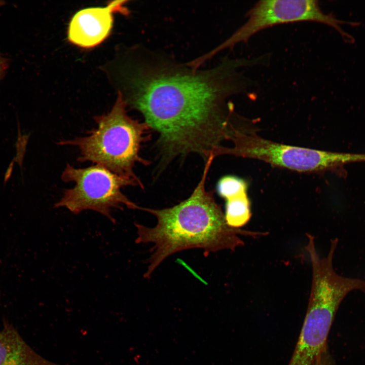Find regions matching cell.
<instances>
[{"instance_id":"cell-1","label":"cell","mask_w":365,"mask_h":365,"mask_svg":"<svg viewBox=\"0 0 365 365\" xmlns=\"http://www.w3.org/2000/svg\"><path fill=\"white\" fill-rule=\"evenodd\" d=\"M249 59H226L215 68L197 71L152 59L130 80L129 102L158 134L161 163L192 153L206 161L227 140L232 109L226 99L244 92L252 81L240 68Z\"/></svg>"},{"instance_id":"cell-2","label":"cell","mask_w":365,"mask_h":365,"mask_svg":"<svg viewBox=\"0 0 365 365\" xmlns=\"http://www.w3.org/2000/svg\"><path fill=\"white\" fill-rule=\"evenodd\" d=\"M214 158L206 160L203 173L192 194L171 207L153 209L142 207L155 216L157 223L148 227L138 223L135 242L152 243L148 268L143 276L150 278L156 268L168 257L182 250L199 248L205 256L211 252L235 249L244 244L240 235L260 237L267 232H254L229 226L225 214L212 193L205 189L206 177Z\"/></svg>"},{"instance_id":"cell-3","label":"cell","mask_w":365,"mask_h":365,"mask_svg":"<svg viewBox=\"0 0 365 365\" xmlns=\"http://www.w3.org/2000/svg\"><path fill=\"white\" fill-rule=\"evenodd\" d=\"M126 100L119 92L110 112L94 119L96 128L86 136L61 140L57 144L76 147L80 151L77 161L99 164L119 175L141 181L134 172L137 163L149 165L150 162L140 155L142 144L151 138L147 123L130 117Z\"/></svg>"},{"instance_id":"cell-4","label":"cell","mask_w":365,"mask_h":365,"mask_svg":"<svg viewBox=\"0 0 365 365\" xmlns=\"http://www.w3.org/2000/svg\"><path fill=\"white\" fill-rule=\"evenodd\" d=\"M64 182H74L75 186L65 190L54 207H65L78 214L91 210L103 215L113 223V209L123 210L124 206L141 209L122 192L126 186H138L143 189L141 181L116 174L103 166L95 164L84 168H77L67 163L61 175Z\"/></svg>"},{"instance_id":"cell-5","label":"cell","mask_w":365,"mask_h":365,"mask_svg":"<svg viewBox=\"0 0 365 365\" xmlns=\"http://www.w3.org/2000/svg\"><path fill=\"white\" fill-rule=\"evenodd\" d=\"M228 140L233 146H222L215 157L231 155L259 160L275 167L303 173L338 174L337 152L277 143L258 135L254 131L233 123Z\"/></svg>"},{"instance_id":"cell-6","label":"cell","mask_w":365,"mask_h":365,"mask_svg":"<svg viewBox=\"0 0 365 365\" xmlns=\"http://www.w3.org/2000/svg\"><path fill=\"white\" fill-rule=\"evenodd\" d=\"M246 22L222 44L206 54L211 58L218 52L246 42L258 32L270 27L295 22H311L332 26L340 31V22L324 13L315 0H262L246 13Z\"/></svg>"},{"instance_id":"cell-7","label":"cell","mask_w":365,"mask_h":365,"mask_svg":"<svg viewBox=\"0 0 365 365\" xmlns=\"http://www.w3.org/2000/svg\"><path fill=\"white\" fill-rule=\"evenodd\" d=\"M125 1L111 2L103 8H90L77 12L69 24L68 38L72 44L84 48L94 47L110 34L113 26V13L127 15Z\"/></svg>"},{"instance_id":"cell-8","label":"cell","mask_w":365,"mask_h":365,"mask_svg":"<svg viewBox=\"0 0 365 365\" xmlns=\"http://www.w3.org/2000/svg\"><path fill=\"white\" fill-rule=\"evenodd\" d=\"M3 322L0 329V365H56L34 351L9 321L4 319Z\"/></svg>"},{"instance_id":"cell-9","label":"cell","mask_w":365,"mask_h":365,"mask_svg":"<svg viewBox=\"0 0 365 365\" xmlns=\"http://www.w3.org/2000/svg\"><path fill=\"white\" fill-rule=\"evenodd\" d=\"M224 214L226 222L230 227L240 229L246 225L252 215L247 191L227 200Z\"/></svg>"},{"instance_id":"cell-10","label":"cell","mask_w":365,"mask_h":365,"mask_svg":"<svg viewBox=\"0 0 365 365\" xmlns=\"http://www.w3.org/2000/svg\"><path fill=\"white\" fill-rule=\"evenodd\" d=\"M248 183L243 178L234 175L222 177L216 185L218 195L226 200L247 191Z\"/></svg>"},{"instance_id":"cell-11","label":"cell","mask_w":365,"mask_h":365,"mask_svg":"<svg viewBox=\"0 0 365 365\" xmlns=\"http://www.w3.org/2000/svg\"><path fill=\"white\" fill-rule=\"evenodd\" d=\"M312 365H334L327 351H324Z\"/></svg>"},{"instance_id":"cell-12","label":"cell","mask_w":365,"mask_h":365,"mask_svg":"<svg viewBox=\"0 0 365 365\" xmlns=\"http://www.w3.org/2000/svg\"><path fill=\"white\" fill-rule=\"evenodd\" d=\"M4 4V2L0 1V7ZM8 66V61L0 54V80L4 77Z\"/></svg>"}]
</instances>
